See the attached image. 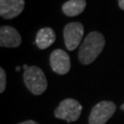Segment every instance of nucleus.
Instances as JSON below:
<instances>
[{"instance_id": "f257e3e1", "label": "nucleus", "mask_w": 124, "mask_h": 124, "mask_svg": "<svg viewBox=\"0 0 124 124\" xmlns=\"http://www.w3.org/2000/svg\"><path fill=\"white\" fill-rule=\"evenodd\" d=\"M105 46V38L100 32L92 31L85 38L78 52V59L82 64H90L98 58Z\"/></svg>"}, {"instance_id": "f03ea898", "label": "nucleus", "mask_w": 124, "mask_h": 124, "mask_svg": "<svg viewBox=\"0 0 124 124\" xmlns=\"http://www.w3.org/2000/svg\"><path fill=\"white\" fill-rule=\"evenodd\" d=\"M23 78L27 88L33 95H41L47 89L48 84L46 76L43 71L38 66H29V68L24 71Z\"/></svg>"}, {"instance_id": "7ed1b4c3", "label": "nucleus", "mask_w": 124, "mask_h": 124, "mask_svg": "<svg viewBox=\"0 0 124 124\" xmlns=\"http://www.w3.org/2000/svg\"><path fill=\"white\" fill-rule=\"evenodd\" d=\"M83 108L79 102L74 98H65L54 110L55 118L63 120L68 123L74 122L79 119Z\"/></svg>"}, {"instance_id": "20e7f679", "label": "nucleus", "mask_w": 124, "mask_h": 124, "mask_svg": "<svg viewBox=\"0 0 124 124\" xmlns=\"http://www.w3.org/2000/svg\"><path fill=\"white\" fill-rule=\"evenodd\" d=\"M116 105L111 101H101L95 105L88 119L89 124H106L114 115Z\"/></svg>"}, {"instance_id": "39448f33", "label": "nucleus", "mask_w": 124, "mask_h": 124, "mask_svg": "<svg viewBox=\"0 0 124 124\" xmlns=\"http://www.w3.org/2000/svg\"><path fill=\"white\" fill-rule=\"evenodd\" d=\"M84 36V26L79 22H71L63 29V39L66 48L74 51L82 41Z\"/></svg>"}, {"instance_id": "423d86ee", "label": "nucleus", "mask_w": 124, "mask_h": 124, "mask_svg": "<svg viewBox=\"0 0 124 124\" xmlns=\"http://www.w3.org/2000/svg\"><path fill=\"white\" fill-rule=\"evenodd\" d=\"M50 64L54 73L62 75H66L71 68L70 56L63 50H54L50 55Z\"/></svg>"}, {"instance_id": "0eeeda50", "label": "nucleus", "mask_w": 124, "mask_h": 124, "mask_svg": "<svg viewBox=\"0 0 124 124\" xmlns=\"http://www.w3.org/2000/svg\"><path fill=\"white\" fill-rule=\"evenodd\" d=\"M25 0H0V15L5 19H12L24 10Z\"/></svg>"}, {"instance_id": "6e6552de", "label": "nucleus", "mask_w": 124, "mask_h": 124, "mask_svg": "<svg viewBox=\"0 0 124 124\" xmlns=\"http://www.w3.org/2000/svg\"><path fill=\"white\" fill-rule=\"evenodd\" d=\"M21 44V36L18 31L10 26L0 28V46L8 48H17Z\"/></svg>"}, {"instance_id": "1a4fd4ad", "label": "nucleus", "mask_w": 124, "mask_h": 124, "mask_svg": "<svg viewBox=\"0 0 124 124\" xmlns=\"http://www.w3.org/2000/svg\"><path fill=\"white\" fill-rule=\"evenodd\" d=\"M56 35L53 29L51 28H42L38 31L36 35L35 43L40 50H45L55 41Z\"/></svg>"}, {"instance_id": "9d476101", "label": "nucleus", "mask_w": 124, "mask_h": 124, "mask_svg": "<svg viewBox=\"0 0 124 124\" xmlns=\"http://www.w3.org/2000/svg\"><path fill=\"white\" fill-rule=\"evenodd\" d=\"M85 0H69L62 5V12L68 17H75L82 13L85 8Z\"/></svg>"}, {"instance_id": "9b49d317", "label": "nucleus", "mask_w": 124, "mask_h": 124, "mask_svg": "<svg viewBox=\"0 0 124 124\" xmlns=\"http://www.w3.org/2000/svg\"><path fill=\"white\" fill-rule=\"evenodd\" d=\"M7 86V75L4 69L0 68V93H3Z\"/></svg>"}, {"instance_id": "f8f14e48", "label": "nucleus", "mask_w": 124, "mask_h": 124, "mask_svg": "<svg viewBox=\"0 0 124 124\" xmlns=\"http://www.w3.org/2000/svg\"><path fill=\"white\" fill-rule=\"evenodd\" d=\"M18 124H39V123H37L34 120H26V121H23V122H20V123Z\"/></svg>"}, {"instance_id": "ddd939ff", "label": "nucleus", "mask_w": 124, "mask_h": 124, "mask_svg": "<svg viewBox=\"0 0 124 124\" xmlns=\"http://www.w3.org/2000/svg\"><path fill=\"white\" fill-rule=\"evenodd\" d=\"M118 1H119V7L122 10H124V0H118Z\"/></svg>"}, {"instance_id": "4468645a", "label": "nucleus", "mask_w": 124, "mask_h": 124, "mask_svg": "<svg viewBox=\"0 0 124 124\" xmlns=\"http://www.w3.org/2000/svg\"><path fill=\"white\" fill-rule=\"evenodd\" d=\"M20 69H21V67H19V66H18V67H16V71H17V72H18V71H20Z\"/></svg>"}, {"instance_id": "2eb2a0df", "label": "nucleus", "mask_w": 124, "mask_h": 124, "mask_svg": "<svg viewBox=\"0 0 124 124\" xmlns=\"http://www.w3.org/2000/svg\"><path fill=\"white\" fill-rule=\"evenodd\" d=\"M120 108H121L122 110H124V104H122V105H121V107H120Z\"/></svg>"}]
</instances>
